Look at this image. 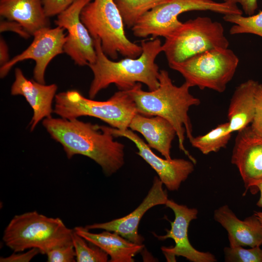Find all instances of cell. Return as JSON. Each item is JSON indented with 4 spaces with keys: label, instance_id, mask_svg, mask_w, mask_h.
<instances>
[{
    "label": "cell",
    "instance_id": "6da1fadb",
    "mask_svg": "<svg viewBox=\"0 0 262 262\" xmlns=\"http://www.w3.org/2000/svg\"><path fill=\"white\" fill-rule=\"evenodd\" d=\"M43 125L51 137L63 146L68 159L75 155L86 156L100 166L107 176L124 164V145L115 140L105 128L77 118H45Z\"/></svg>",
    "mask_w": 262,
    "mask_h": 262
},
{
    "label": "cell",
    "instance_id": "7a4b0ae2",
    "mask_svg": "<svg viewBox=\"0 0 262 262\" xmlns=\"http://www.w3.org/2000/svg\"><path fill=\"white\" fill-rule=\"evenodd\" d=\"M94 41L96 59L88 66L94 75L89 90L90 98L93 99L99 91L112 84L121 91L131 90L137 83L146 85L149 91L159 87L160 70L155 60L163 52L159 39L142 41V51L139 57H125L118 61L110 59L104 53L99 39Z\"/></svg>",
    "mask_w": 262,
    "mask_h": 262
},
{
    "label": "cell",
    "instance_id": "3957f363",
    "mask_svg": "<svg viewBox=\"0 0 262 262\" xmlns=\"http://www.w3.org/2000/svg\"><path fill=\"white\" fill-rule=\"evenodd\" d=\"M159 81V87L153 91H144L141 83L128 90L137 113L147 116H159L168 120L176 131L180 149L196 164L184 142L185 133L189 141L194 137L188 113L191 106L200 104V99L190 93L191 87L186 82L179 86L174 84L166 70H160Z\"/></svg>",
    "mask_w": 262,
    "mask_h": 262
},
{
    "label": "cell",
    "instance_id": "277c9868",
    "mask_svg": "<svg viewBox=\"0 0 262 262\" xmlns=\"http://www.w3.org/2000/svg\"><path fill=\"white\" fill-rule=\"evenodd\" d=\"M73 232L60 218L34 211L15 215L4 230L2 240L15 252L35 248L46 254L53 248L72 244Z\"/></svg>",
    "mask_w": 262,
    "mask_h": 262
},
{
    "label": "cell",
    "instance_id": "5b68a950",
    "mask_svg": "<svg viewBox=\"0 0 262 262\" xmlns=\"http://www.w3.org/2000/svg\"><path fill=\"white\" fill-rule=\"evenodd\" d=\"M53 112L62 118L95 117L121 130L129 128L132 118L138 113L128 90H119L105 101L88 99L77 90H68L56 94Z\"/></svg>",
    "mask_w": 262,
    "mask_h": 262
},
{
    "label": "cell",
    "instance_id": "8992f818",
    "mask_svg": "<svg viewBox=\"0 0 262 262\" xmlns=\"http://www.w3.org/2000/svg\"><path fill=\"white\" fill-rule=\"evenodd\" d=\"M80 18L93 39L100 40L108 57L115 60L118 53L132 58L141 55V46L126 35L125 24L114 0H92L82 9Z\"/></svg>",
    "mask_w": 262,
    "mask_h": 262
},
{
    "label": "cell",
    "instance_id": "52a82bcc",
    "mask_svg": "<svg viewBox=\"0 0 262 262\" xmlns=\"http://www.w3.org/2000/svg\"><path fill=\"white\" fill-rule=\"evenodd\" d=\"M229 45L221 23L209 17L197 16L182 22L165 38L162 50L169 65L208 50L228 48Z\"/></svg>",
    "mask_w": 262,
    "mask_h": 262
},
{
    "label": "cell",
    "instance_id": "ba28073f",
    "mask_svg": "<svg viewBox=\"0 0 262 262\" xmlns=\"http://www.w3.org/2000/svg\"><path fill=\"white\" fill-rule=\"evenodd\" d=\"M239 62L238 56L231 49L217 48L168 66L180 73L191 87L223 93L233 78Z\"/></svg>",
    "mask_w": 262,
    "mask_h": 262
},
{
    "label": "cell",
    "instance_id": "9c48e42d",
    "mask_svg": "<svg viewBox=\"0 0 262 262\" xmlns=\"http://www.w3.org/2000/svg\"><path fill=\"white\" fill-rule=\"evenodd\" d=\"M191 11H210L227 15H243L236 4L213 0H169L142 16L131 28L134 36L166 38L182 24L180 15Z\"/></svg>",
    "mask_w": 262,
    "mask_h": 262
},
{
    "label": "cell",
    "instance_id": "30bf717a",
    "mask_svg": "<svg viewBox=\"0 0 262 262\" xmlns=\"http://www.w3.org/2000/svg\"><path fill=\"white\" fill-rule=\"evenodd\" d=\"M64 31V29L58 26L44 28L37 31L33 35V42L25 50L0 66V78L5 77L16 63L32 59L35 62L33 71L34 80L45 84V75L48 65L55 57L64 52L66 39Z\"/></svg>",
    "mask_w": 262,
    "mask_h": 262
},
{
    "label": "cell",
    "instance_id": "8fae6325",
    "mask_svg": "<svg viewBox=\"0 0 262 262\" xmlns=\"http://www.w3.org/2000/svg\"><path fill=\"white\" fill-rule=\"evenodd\" d=\"M92 0H76L57 16L55 24L67 31L64 52L79 66L95 62L96 52L94 41L80 18L83 8Z\"/></svg>",
    "mask_w": 262,
    "mask_h": 262
},
{
    "label": "cell",
    "instance_id": "7c38bea8",
    "mask_svg": "<svg viewBox=\"0 0 262 262\" xmlns=\"http://www.w3.org/2000/svg\"><path fill=\"white\" fill-rule=\"evenodd\" d=\"M165 205L174 212V220L170 222L171 228L166 229L165 235L157 236L154 234L161 241L168 238L174 241V246L162 247L161 248L167 260H175L176 256H182L192 262H216L217 260L213 254L197 250L192 246L189 240L188 228L190 222L197 218L198 210L178 204L171 199H168Z\"/></svg>",
    "mask_w": 262,
    "mask_h": 262
},
{
    "label": "cell",
    "instance_id": "4fadbf2b",
    "mask_svg": "<svg viewBox=\"0 0 262 262\" xmlns=\"http://www.w3.org/2000/svg\"><path fill=\"white\" fill-rule=\"evenodd\" d=\"M105 127L114 137H123L131 141L138 149L137 154L156 171L158 178L169 191L178 190L181 183L194 170L195 164L191 160L160 157L131 130H121L112 127Z\"/></svg>",
    "mask_w": 262,
    "mask_h": 262
},
{
    "label": "cell",
    "instance_id": "5bb4252c",
    "mask_svg": "<svg viewBox=\"0 0 262 262\" xmlns=\"http://www.w3.org/2000/svg\"><path fill=\"white\" fill-rule=\"evenodd\" d=\"M231 162L239 170L246 192L249 189L251 193L256 183L262 180V137L249 126L238 132Z\"/></svg>",
    "mask_w": 262,
    "mask_h": 262
},
{
    "label": "cell",
    "instance_id": "9a60e30c",
    "mask_svg": "<svg viewBox=\"0 0 262 262\" xmlns=\"http://www.w3.org/2000/svg\"><path fill=\"white\" fill-rule=\"evenodd\" d=\"M163 185L160 179L155 177L147 196L131 213L121 218L107 222L88 225L85 227L89 230L101 229L115 232L131 242L143 244L144 239L138 233V226L141 218L150 208L157 205H165L168 199L167 192L164 190Z\"/></svg>",
    "mask_w": 262,
    "mask_h": 262
},
{
    "label": "cell",
    "instance_id": "2e32d148",
    "mask_svg": "<svg viewBox=\"0 0 262 262\" xmlns=\"http://www.w3.org/2000/svg\"><path fill=\"white\" fill-rule=\"evenodd\" d=\"M15 76L11 94L23 96L33 109V114L30 122L31 131H33L43 119L51 117L52 103L58 87L55 84L46 85L29 80L19 68L15 69Z\"/></svg>",
    "mask_w": 262,
    "mask_h": 262
},
{
    "label": "cell",
    "instance_id": "e0dca14e",
    "mask_svg": "<svg viewBox=\"0 0 262 262\" xmlns=\"http://www.w3.org/2000/svg\"><path fill=\"white\" fill-rule=\"evenodd\" d=\"M213 217L227 230L229 246L262 245V225L255 213L241 220L224 205L214 211Z\"/></svg>",
    "mask_w": 262,
    "mask_h": 262
},
{
    "label": "cell",
    "instance_id": "ac0fdd59",
    "mask_svg": "<svg viewBox=\"0 0 262 262\" xmlns=\"http://www.w3.org/2000/svg\"><path fill=\"white\" fill-rule=\"evenodd\" d=\"M130 130L140 133L148 146L159 151L165 159H171V144L177 136L172 125L159 116H147L137 113L132 118Z\"/></svg>",
    "mask_w": 262,
    "mask_h": 262
},
{
    "label": "cell",
    "instance_id": "d6986e66",
    "mask_svg": "<svg viewBox=\"0 0 262 262\" xmlns=\"http://www.w3.org/2000/svg\"><path fill=\"white\" fill-rule=\"evenodd\" d=\"M0 15L19 23L31 35L50 27L44 12L43 0H0Z\"/></svg>",
    "mask_w": 262,
    "mask_h": 262
},
{
    "label": "cell",
    "instance_id": "ffe728a7",
    "mask_svg": "<svg viewBox=\"0 0 262 262\" xmlns=\"http://www.w3.org/2000/svg\"><path fill=\"white\" fill-rule=\"evenodd\" d=\"M74 230L86 241L104 251L110 257V262H133V257L144 246L143 244L131 242L115 232L105 230L94 233L82 227H76Z\"/></svg>",
    "mask_w": 262,
    "mask_h": 262
},
{
    "label": "cell",
    "instance_id": "44dd1931",
    "mask_svg": "<svg viewBox=\"0 0 262 262\" xmlns=\"http://www.w3.org/2000/svg\"><path fill=\"white\" fill-rule=\"evenodd\" d=\"M258 83L253 80H248L235 88L228 111V123L231 132H238L252 123L255 114V95Z\"/></svg>",
    "mask_w": 262,
    "mask_h": 262
},
{
    "label": "cell",
    "instance_id": "7402d4cb",
    "mask_svg": "<svg viewBox=\"0 0 262 262\" xmlns=\"http://www.w3.org/2000/svg\"><path fill=\"white\" fill-rule=\"evenodd\" d=\"M232 133L228 122L219 124L204 135L193 137L190 142L193 147L207 155L225 147Z\"/></svg>",
    "mask_w": 262,
    "mask_h": 262
},
{
    "label": "cell",
    "instance_id": "603a6c76",
    "mask_svg": "<svg viewBox=\"0 0 262 262\" xmlns=\"http://www.w3.org/2000/svg\"><path fill=\"white\" fill-rule=\"evenodd\" d=\"M125 25L132 28L145 14L169 0H114Z\"/></svg>",
    "mask_w": 262,
    "mask_h": 262
},
{
    "label": "cell",
    "instance_id": "cb8c5ba5",
    "mask_svg": "<svg viewBox=\"0 0 262 262\" xmlns=\"http://www.w3.org/2000/svg\"><path fill=\"white\" fill-rule=\"evenodd\" d=\"M224 21L233 24L229 30L230 34L251 33L262 37V10L247 16L243 15H227Z\"/></svg>",
    "mask_w": 262,
    "mask_h": 262
},
{
    "label": "cell",
    "instance_id": "d4e9b609",
    "mask_svg": "<svg viewBox=\"0 0 262 262\" xmlns=\"http://www.w3.org/2000/svg\"><path fill=\"white\" fill-rule=\"evenodd\" d=\"M72 242L77 262H109L108 255L97 246L88 242L73 229Z\"/></svg>",
    "mask_w": 262,
    "mask_h": 262
},
{
    "label": "cell",
    "instance_id": "484cf974",
    "mask_svg": "<svg viewBox=\"0 0 262 262\" xmlns=\"http://www.w3.org/2000/svg\"><path fill=\"white\" fill-rule=\"evenodd\" d=\"M227 262H262V249L260 246L244 248L242 246L226 247L224 249Z\"/></svg>",
    "mask_w": 262,
    "mask_h": 262
},
{
    "label": "cell",
    "instance_id": "4316f807",
    "mask_svg": "<svg viewBox=\"0 0 262 262\" xmlns=\"http://www.w3.org/2000/svg\"><path fill=\"white\" fill-rule=\"evenodd\" d=\"M48 262H75L76 253L73 244L53 248L47 254Z\"/></svg>",
    "mask_w": 262,
    "mask_h": 262
},
{
    "label": "cell",
    "instance_id": "83f0119b",
    "mask_svg": "<svg viewBox=\"0 0 262 262\" xmlns=\"http://www.w3.org/2000/svg\"><path fill=\"white\" fill-rule=\"evenodd\" d=\"M255 101V114L250 127L255 133L262 137V84L259 82L256 88Z\"/></svg>",
    "mask_w": 262,
    "mask_h": 262
},
{
    "label": "cell",
    "instance_id": "f1b7e54d",
    "mask_svg": "<svg viewBox=\"0 0 262 262\" xmlns=\"http://www.w3.org/2000/svg\"><path fill=\"white\" fill-rule=\"evenodd\" d=\"M76 0H43L46 16L49 18L58 16L67 9Z\"/></svg>",
    "mask_w": 262,
    "mask_h": 262
},
{
    "label": "cell",
    "instance_id": "f546056e",
    "mask_svg": "<svg viewBox=\"0 0 262 262\" xmlns=\"http://www.w3.org/2000/svg\"><path fill=\"white\" fill-rule=\"evenodd\" d=\"M14 252L7 257H0V262H29L38 253H40L37 248H31L25 252Z\"/></svg>",
    "mask_w": 262,
    "mask_h": 262
},
{
    "label": "cell",
    "instance_id": "4dcf8cb0",
    "mask_svg": "<svg viewBox=\"0 0 262 262\" xmlns=\"http://www.w3.org/2000/svg\"><path fill=\"white\" fill-rule=\"evenodd\" d=\"M5 31L14 32L25 39L31 36L19 23L8 19L0 21V32L2 33Z\"/></svg>",
    "mask_w": 262,
    "mask_h": 262
},
{
    "label": "cell",
    "instance_id": "1f68e13d",
    "mask_svg": "<svg viewBox=\"0 0 262 262\" xmlns=\"http://www.w3.org/2000/svg\"><path fill=\"white\" fill-rule=\"evenodd\" d=\"M224 1L233 3L240 4L245 12L248 15L251 16L255 14L258 8V0H223Z\"/></svg>",
    "mask_w": 262,
    "mask_h": 262
},
{
    "label": "cell",
    "instance_id": "d6a6232c",
    "mask_svg": "<svg viewBox=\"0 0 262 262\" xmlns=\"http://www.w3.org/2000/svg\"><path fill=\"white\" fill-rule=\"evenodd\" d=\"M8 48L5 40L1 36L0 38V66L6 64L9 61Z\"/></svg>",
    "mask_w": 262,
    "mask_h": 262
},
{
    "label": "cell",
    "instance_id": "836d02e7",
    "mask_svg": "<svg viewBox=\"0 0 262 262\" xmlns=\"http://www.w3.org/2000/svg\"><path fill=\"white\" fill-rule=\"evenodd\" d=\"M258 191L260 192V196L256 205L258 207L262 208V180L256 183L251 193L255 194Z\"/></svg>",
    "mask_w": 262,
    "mask_h": 262
},
{
    "label": "cell",
    "instance_id": "e575fe53",
    "mask_svg": "<svg viewBox=\"0 0 262 262\" xmlns=\"http://www.w3.org/2000/svg\"><path fill=\"white\" fill-rule=\"evenodd\" d=\"M254 213L258 217L262 225V212H255Z\"/></svg>",
    "mask_w": 262,
    "mask_h": 262
}]
</instances>
